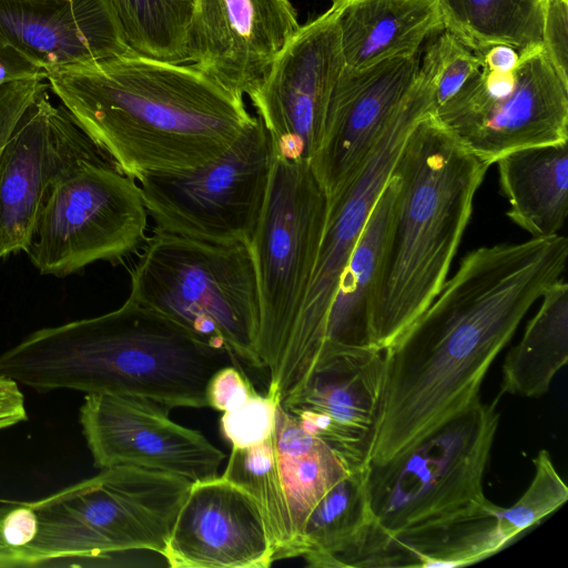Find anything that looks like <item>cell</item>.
Listing matches in <instances>:
<instances>
[{"mask_svg":"<svg viewBox=\"0 0 568 568\" xmlns=\"http://www.w3.org/2000/svg\"><path fill=\"white\" fill-rule=\"evenodd\" d=\"M562 235L483 246L384 351L367 464L404 453L479 397L483 379L532 304L561 278Z\"/></svg>","mask_w":568,"mask_h":568,"instance_id":"1","label":"cell"},{"mask_svg":"<svg viewBox=\"0 0 568 568\" xmlns=\"http://www.w3.org/2000/svg\"><path fill=\"white\" fill-rule=\"evenodd\" d=\"M45 74L97 149L139 181L211 161L255 120L243 98L193 64L128 53Z\"/></svg>","mask_w":568,"mask_h":568,"instance_id":"2","label":"cell"},{"mask_svg":"<svg viewBox=\"0 0 568 568\" xmlns=\"http://www.w3.org/2000/svg\"><path fill=\"white\" fill-rule=\"evenodd\" d=\"M234 355L126 300L106 314L38 329L0 355V374L37 390L72 389L206 407V385Z\"/></svg>","mask_w":568,"mask_h":568,"instance_id":"3","label":"cell"},{"mask_svg":"<svg viewBox=\"0 0 568 568\" xmlns=\"http://www.w3.org/2000/svg\"><path fill=\"white\" fill-rule=\"evenodd\" d=\"M489 166L433 113L408 134L392 171L396 193L371 304L372 347H390L440 292Z\"/></svg>","mask_w":568,"mask_h":568,"instance_id":"4","label":"cell"},{"mask_svg":"<svg viewBox=\"0 0 568 568\" xmlns=\"http://www.w3.org/2000/svg\"><path fill=\"white\" fill-rule=\"evenodd\" d=\"M130 274L128 300L262 369L260 294L250 244H213L155 231Z\"/></svg>","mask_w":568,"mask_h":568,"instance_id":"5","label":"cell"},{"mask_svg":"<svg viewBox=\"0 0 568 568\" xmlns=\"http://www.w3.org/2000/svg\"><path fill=\"white\" fill-rule=\"evenodd\" d=\"M498 398L483 403L479 396L404 453L367 464L366 491L376 527L394 536L468 518L495 505L483 481L500 420Z\"/></svg>","mask_w":568,"mask_h":568,"instance_id":"6","label":"cell"},{"mask_svg":"<svg viewBox=\"0 0 568 568\" xmlns=\"http://www.w3.org/2000/svg\"><path fill=\"white\" fill-rule=\"evenodd\" d=\"M191 484L166 473L112 466L32 501L39 530L22 549L26 566L132 550L163 557Z\"/></svg>","mask_w":568,"mask_h":568,"instance_id":"7","label":"cell"},{"mask_svg":"<svg viewBox=\"0 0 568 568\" xmlns=\"http://www.w3.org/2000/svg\"><path fill=\"white\" fill-rule=\"evenodd\" d=\"M434 111V85L428 71L420 67L409 93L367 159L339 191L327 199L324 227L305 297L278 361L267 372L268 388L273 393L287 396L300 390L318 365L327 314L341 275L408 134Z\"/></svg>","mask_w":568,"mask_h":568,"instance_id":"8","label":"cell"},{"mask_svg":"<svg viewBox=\"0 0 568 568\" xmlns=\"http://www.w3.org/2000/svg\"><path fill=\"white\" fill-rule=\"evenodd\" d=\"M327 195L310 162L274 158L262 214L250 243L260 294L262 369L278 361L314 267Z\"/></svg>","mask_w":568,"mask_h":568,"instance_id":"9","label":"cell"},{"mask_svg":"<svg viewBox=\"0 0 568 568\" xmlns=\"http://www.w3.org/2000/svg\"><path fill=\"white\" fill-rule=\"evenodd\" d=\"M273 161L268 134L256 115L211 161L182 172L144 176L139 186L155 231L213 244H250Z\"/></svg>","mask_w":568,"mask_h":568,"instance_id":"10","label":"cell"},{"mask_svg":"<svg viewBox=\"0 0 568 568\" xmlns=\"http://www.w3.org/2000/svg\"><path fill=\"white\" fill-rule=\"evenodd\" d=\"M433 114L464 149L491 165L523 148L568 141V83L539 45L520 52L513 72L476 71Z\"/></svg>","mask_w":568,"mask_h":568,"instance_id":"11","label":"cell"},{"mask_svg":"<svg viewBox=\"0 0 568 568\" xmlns=\"http://www.w3.org/2000/svg\"><path fill=\"white\" fill-rule=\"evenodd\" d=\"M134 181L109 161L85 162L64 178L24 251L39 273L64 277L135 252L146 240L148 212Z\"/></svg>","mask_w":568,"mask_h":568,"instance_id":"12","label":"cell"},{"mask_svg":"<svg viewBox=\"0 0 568 568\" xmlns=\"http://www.w3.org/2000/svg\"><path fill=\"white\" fill-rule=\"evenodd\" d=\"M49 84L27 108L0 152V258L26 251L54 187L85 162L109 161Z\"/></svg>","mask_w":568,"mask_h":568,"instance_id":"13","label":"cell"},{"mask_svg":"<svg viewBox=\"0 0 568 568\" xmlns=\"http://www.w3.org/2000/svg\"><path fill=\"white\" fill-rule=\"evenodd\" d=\"M345 68L337 3L301 26L250 97L274 158L310 162L324 132L329 100Z\"/></svg>","mask_w":568,"mask_h":568,"instance_id":"14","label":"cell"},{"mask_svg":"<svg viewBox=\"0 0 568 568\" xmlns=\"http://www.w3.org/2000/svg\"><path fill=\"white\" fill-rule=\"evenodd\" d=\"M80 424L97 468L131 466L197 481L217 476L225 458L201 432L169 417L153 400L87 394Z\"/></svg>","mask_w":568,"mask_h":568,"instance_id":"15","label":"cell"},{"mask_svg":"<svg viewBox=\"0 0 568 568\" xmlns=\"http://www.w3.org/2000/svg\"><path fill=\"white\" fill-rule=\"evenodd\" d=\"M300 28L290 0H195L189 62L231 93L250 98Z\"/></svg>","mask_w":568,"mask_h":568,"instance_id":"16","label":"cell"},{"mask_svg":"<svg viewBox=\"0 0 568 568\" xmlns=\"http://www.w3.org/2000/svg\"><path fill=\"white\" fill-rule=\"evenodd\" d=\"M419 65V54H415L363 70L343 69L329 100L321 144L310 161L327 199L367 159L409 93Z\"/></svg>","mask_w":568,"mask_h":568,"instance_id":"17","label":"cell"},{"mask_svg":"<svg viewBox=\"0 0 568 568\" xmlns=\"http://www.w3.org/2000/svg\"><path fill=\"white\" fill-rule=\"evenodd\" d=\"M383 371L384 351L344 348L324 358L305 385L280 404L351 467L366 466Z\"/></svg>","mask_w":568,"mask_h":568,"instance_id":"18","label":"cell"},{"mask_svg":"<svg viewBox=\"0 0 568 568\" xmlns=\"http://www.w3.org/2000/svg\"><path fill=\"white\" fill-rule=\"evenodd\" d=\"M163 557L173 568H267L274 549L255 499L221 475L191 484Z\"/></svg>","mask_w":568,"mask_h":568,"instance_id":"19","label":"cell"},{"mask_svg":"<svg viewBox=\"0 0 568 568\" xmlns=\"http://www.w3.org/2000/svg\"><path fill=\"white\" fill-rule=\"evenodd\" d=\"M0 38L43 72L133 53L108 0H0Z\"/></svg>","mask_w":568,"mask_h":568,"instance_id":"20","label":"cell"},{"mask_svg":"<svg viewBox=\"0 0 568 568\" xmlns=\"http://www.w3.org/2000/svg\"><path fill=\"white\" fill-rule=\"evenodd\" d=\"M345 67L363 70L381 61L418 54L444 31L439 0H335Z\"/></svg>","mask_w":568,"mask_h":568,"instance_id":"21","label":"cell"},{"mask_svg":"<svg viewBox=\"0 0 568 568\" xmlns=\"http://www.w3.org/2000/svg\"><path fill=\"white\" fill-rule=\"evenodd\" d=\"M508 217L532 237H550L568 212V141L523 148L499 158Z\"/></svg>","mask_w":568,"mask_h":568,"instance_id":"22","label":"cell"},{"mask_svg":"<svg viewBox=\"0 0 568 568\" xmlns=\"http://www.w3.org/2000/svg\"><path fill=\"white\" fill-rule=\"evenodd\" d=\"M395 193L396 180L390 174L338 281L320 363L344 348L371 346V304Z\"/></svg>","mask_w":568,"mask_h":568,"instance_id":"23","label":"cell"},{"mask_svg":"<svg viewBox=\"0 0 568 568\" xmlns=\"http://www.w3.org/2000/svg\"><path fill=\"white\" fill-rule=\"evenodd\" d=\"M520 341L501 367L500 393L537 398L549 392L568 359V285L561 278L542 294Z\"/></svg>","mask_w":568,"mask_h":568,"instance_id":"24","label":"cell"},{"mask_svg":"<svg viewBox=\"0 0 568 568\" xmlns=\"http://www.w3.org/2000/svg\"><path fill=\"white\" fill-rule=\"evenodd\" d=\"M275 446L295 530V557L302 527L323 495L352 468L327 444L305 430L281 404Z\"/></svg>","mask_w":568,"mask_h":568,"instance_id":"25","label":"cell"},{"mask_svg":"<svg viewBox=\"0 0 568 568\" xmlns=\"http://www.w3.org/2000/svg\"><path fill=\"white\" fill-rule=\"evenodd\" d=\"M444 30L478 55L497 44L518 53L542 41V0H439Z\"/></svg>","mask_w":568,"mask_h":568,"instance_id":"26","label":"cell"},{"mask_svg":"<svg viewBox=\"0 0 568 568\" xmlns=\"http://www.w3.org/2000/svg\"><path fill=\"white\" fill-rule=\"evenodd\" d=\"M366 466L352 468L308 514L296 556L304 557L310 567H329L332 559L349 548L374 521L366 491Z\"/></svg>","mask_w":568,"mask_h":568,"instance_id":"27","label":"cell"},{"mask_svg":"<svg viewBox=\"0 0 568 568\" xmlns=\"http://www.w3.org/2000/svg\"><path fill=\"white\" fill-rule=\"evenodd\" d=\"M223 477L245 489L257 503L274 549V561L295 557L296 536L284 490L275 432L266 440L232 447Z\"/></svg>","mask_w":568,"mask_h":568,"instance_id":"28","label":"cell"},{"mask_svg":"<svg viewBox=\"0 0 568 568\" xmlns=\"http://www.w3.org/2000/svg\"><path fill=\"white\" fill-rule=\"evenodd\" d=\"M195 0H108L133 53L189 62L187 38Z\"/></svg>","mask_w":568,"mask_h":568,"instance_id":"29","label":"cell"},{"mask_svg":"<svg viewBox=\"0 0 568 568\" xmlns=\"http://www.w3.org/2000/svg\"><path fill=\"white\" fill-rule=\"evenodd\" d=\"M434 85L435 109L449 100L481 67V59L444 30L426 49L420 61Z\"/></svg>","mask_w":568,"mask_h":568,"instance_id":"30","label":"cell"},{"mask_svg":"<svg viewBox=\"0 0 568 568\" xmlns=\"http://www.w3.org/2000/svg\"><path fill=\"white\" fill-rule=\"evenodd\" d=\"M277 405L270 396L256 392L239 408L224 412L220 429L232 447L260 444L275 432Z\"/></svg>","mask_w":568,"mask_h":568,"instance_id":"31","label":"cell"},{"mask_svg":"<svg viewBox=\"0 0 568 568\" xmlns=\"http://www.w3.org/2000/svg\"><path fill=\"white\" fill-rule=\"evenodd\" d=\"M47 85L45 73L0 85V152L27 108Z\"/></svg>","mask_w":568,"mask_h":568,"instance_id":"32","label":"cell"},{"mask_svg":"<svg viewBox=\"0 0 568 568\" xmlns=\"http://www.w3.org/2000/svg\"><path fill=\"white\" fill-rule=\"evenodd\" d=\"M542 48L559 77L568 83V0H542Z\"/></svg>","mask_w":568,"mask_h":568,"instance_id":"33","label":"cell"},{"mask_svg":"<svg viewBox=\"0 0 568 568\" xmlns=\"http://www.w3.org/2000/svg\"><path fill=\"white\" fill-rule=\"evenodd\" d=\"M255 390L250 382L232 365L216 371L206 385V404L221 412L242 406Z\"/></svg>","mask_w":568,"mask_h":568,"instance_id":"34","label":"cell"},{"mask_svg":"<svg viewBox=\"0 0 568 568\" xmlns=\"http://www.w3.org/2000/svg\"><path fill=\"white\" fill-rule=\"evenodd\" d=\"M38 530V515L30 503L0 508V539L9 547L22 550L34 540Z\"/></svg>","mask_w":568,"mask_h":568,"instance_id":"35","label":"cell"},{"mask_svg":"<svg viewBox=\"0 0 568 568\" xmlns=\"http://www.w3.org/2000/svg\"><path fill=\"white\" fill-rule=\"evenodd\" d=\"M27 418L24 396L18 383L0 374V429L24 422Z\"/></svg>","mask_w":568,"mask_h":568,"instance_id":"36","label":"cell"},{"mask_svg":"<svg viewBox=\"0 0 568 568\" xmlns=\"http://www.w3.org/2000/svg\"><path fill=\"white\" fill-rule=\"evenodd\" d=\"M40 73L45 72L36 68L14 48L0 38V85Z\"/></svg>","mask_w":568,"mask_h":568,"instance_id":"37","label":"cell"},{"mask_svg":"<svg viewBox=\"0 0 568 568\" xmlns=\"http://www.w3.org/2000/svg\"><path fill=\"white\" fill-rule=\"evenodd\" d=\"M479 57L483 68L496 72L514 71L519 63V53L505 44L493 45Z\"/></svg>","mask_w":568,"mask_h":568,"instance_id":"38","label":"cell"},{"mask_svg":"<svg viewBox=\"0 0 568 568\" xmlns=\"http://www.w3.org/2000/svg\"><path fill=\"white\" fill-rule=\"evenodd\" d=\"M26 566L23 551L6 545L0 539V568Z\"/></svg>","mask_w":568,"mask_h":568,"instance_id":"39","label":"cell"}]
</instances>
